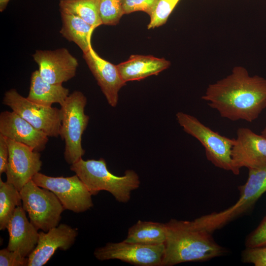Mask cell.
I'll return each mask as SVG.
<instances>
[{"label": "cell", "mask_w": 266, "mask_h": 266, "mask_svg": "<svg viewBox=\"0 0 266 266\" xmlns=\"http://www.w3.org/2000/svg\"><path fill=\"white\" fill-rule=\"evenodd\" d=\"M201 99L223 118L252 122L266 108V78L235 66L228 75L209 84Z\"/></svg>", "instance_id": "obj_1"}, {"label": "cell", "mask_w": 266, "mask_h": 266, "mask_svg": "<svg viewBox=\"0 0 266 266\" xmlns=\"http://www.w3.org/2000/svg\"><path fill=\"white\" fill-rule=\"evenodd\" d=\"M166 224V238L161 266L209 261L226 252L211 233L194 228L189 221L171 219Z\"/></svg>", "instance_id": "obj_2"}, {"label": "cell", "mask_w": 266, "mask_h": 266, "mask_svg": "<svg viewBox=\"0 0 266 266\" xmlns=\"http://www.w3.org/2000/svg\"><path fill=\"white\" fill-rule=\"evenodd\" d=\"M70 169L83 181L92 196L106 191L120 202H128L132 192L138 189L140 183L138 174L132 169L127 170L121 176L114 175L107 169L103 158L98 160L81 158L70 165Z\"/></svg>", "instance_id": "obj_3"}, {"label": "cell", "mask_w": 266, "mask_h": 266, "mask_svg": "<svg viewBox=\"0 0 266 266\" xmlns=\"http://www.w3.org/2000/svg\"><path fill=\"white\" fill-rule=\"evenodd\" d=\"M86 104L85 95L80 91H74L60 105V136L65 143V160L70 165L81 159L85 153L81 142L90 118L85 113Z\"/></svg>", "instance_id": "obj_4"}, {"label": "cell", "mask_w": 266, "mask_h": 266, "mask_svg": "<svg viewBox=\"0 0 266 266\" xmlns=\"http://www.w3.org/2000/svg\"><path fill=\"white\" fill-rule=\"evenodd\" d=\"M176 117L183 130L198 139L203 146L209 161L215 166L235 174L231 158L235 138L221 135L190 114L178 112Z\"/></svg>", "instance_id": "obj_5"}, {"label": "cell", "mask_w": 266, "mask_h": 266, "mask_svg": "<svg viewBox=\"0 0 266 266\" xmlns=\"http://www.w3.org/2000/svg\"><path fill=\"white\" fill-rule=\"evenodd\" d=\"M22 206L37 230L47 232L59 225L65 208L51 191L31 180L20 191Z\"/></svg>", "instance_id": "obj_6"}, {"label": "cell", "mask_w": 266, "mask_h": 266, "mask_svg": "<svg viewBox=\"0 0 266 266\" xmlns=\"http://www.w3.org/2000/svg\"><path fill=\"white\" fill-rule=\"evenodd\" d=\"M2 103L48 136L58 137L60 135V109L34 103L21 95L15 89L5 93Z\"/></svg>", "instance_id": "obj_7"}, {"label": "cell", "mask_w": 266, "mask_h": 266, "mask_svg": "<svg viewBox=\"0 0 266 266\" xmlns=\"http://www.w3.org/2000/svg\"><path fill=\"white\" fill-rule=\"evenodd\" d=\"M32 180L38 186L52 192L65 209L79 213L94 205L92 195L76 174L66 177H52L38 172Z\"/></svg>", "instance_id": "obj_8"}, {"label": "cell", "mask_w": 266, "mask_h": 266, "mask_svg": "<svg viewBox=\"0 0 266 266\" xmlns=\"http://www.w3.org/2000/svg\"><path fill=\"white\" fill-rule=\"evenodd\" d=\"M165 244L144 245L127 242H109L95 249L94 255L100 261L119 260L138 266H161Z\"/></svg>", "instance_id": "obj_9"}, {"label": "cell", "mask_w": 266, "mask_h": 266, "mask_svg": "<svg viewBox=\"0 0 266 266\" xmlns=\"http://www.w3.org/2000/svg\"><path fill=\"white\" fill-rule=\"evenodd\" d=\"M232 147L231 158L235 175L243 167L266 168V138L247 128H240Z\"/></svg>", "instance_id": "obj_10"}, {"label": "cell", "mask_w": 266, "mask_h": 266, "mask_svg": "<svg viewBox=\"0 0 266 266\" xmlns=\"http://www.w3.org/2000/svg\"><path fill=\"white\" fill-rule=\"evenodd\" d=\"M9 150L6 181L20 191L40 170V154L24 144L6 138Z\"/></svg>", "instance_id": "obj_11"}, {"label": "cell", "mask_w": 266, "mask_h": 266, "mask_svg": "<svg viewBox=\"0 0 266 266\" xmlns=\"http://www.w3.org/2000/svg\"><path fill=\"white\" fill-rule=\"evenodd\" d=\"M33 57L41 77L51 84H62L76 74L78 61L66 48L37 50Z\"/></svg>", "instance_id": "obj_12"}, {"label": "cell", "mask_w": 266, "mask_h": 266, "mask_svg": "<svg viewBox=\"0 0 266 266\" xmlns=\"http://www.w3.org/2000/svg\"><path fill=\"white\" fill-rule=\"evenodd\" d=\"M78 233L77 229L66 224H60L46 232H40L36 246L28 257V266H42L58 249H69Z\"/></svg>", "instance_id": "obj_13"}, {"label": "cell", "mask_w": 266, "mask_h": 266, "mask_svg": "<svg viewBox=\"0 0 266 266\" xmlns=\"http://www.w3.org/2000/svg\"><path fill=\"white\" fill-rule=\"evenodd\" d=\"M83 57L108 104L113 107L116 106L118 92L126 83L116 65L101 58L94 50L91 43L89 50L83 53Z\"/></svg>", "instance_id": "obj_14"}, {"label": "cell", "mask_w": 266, "mask_h": 266, "mask_svg": "<svg viewBox=\"0 0 266 266\" xmlns=\"http://www.w3.org/2000/svg\"><path fill=\"white\" fill-rule=\"evenodd\" d=\"M0 134L39 152L45 149L49 140V136L44 133L13 111L0 113Z\"/></svg>", "instance_id": "obj_15"}, {"label": "cell", "mask_w": 266, "mask_h": 266, "mask_svg": "<svg viewBox=\"0 0 266 266\" xmlns=\"http://www.w3.org/2000/svg\"><path fill=\"white\" fill-rule=\"evenodd\" d=\"M26 212L21 205L17 206L9 220L6 228L9 233L7 248L28 257L36 246L39 233L28 220Z\"/></svg>", "instance_id": "obj_16"}, {"label": "cell", "mask_w": 266, "mask_h": 266, "mask_svg": "<svg viewBox=\"0 0 266 266\" xmlns=\"http://www.w3.org/2000/svg\"><path fill=\"white\" fill-rule=\"evenodd\" d=\"M170 66V62L164 58L140 55H132L126 61L116 65L122 79L126 83L158 75Z\"/></svg>", "instance_id": "obj_17"}, {"label": "cell", "mask_w": 266, "mask_h": 266, "mask_svg": "<svg viewBox=\"0 0 266 266\" xmlns=\"http://www.w3.org/2000/svg\"><path fill=\"white\" fill-rule=\"evenodd\" d=\"M69 92L62 84H53L43 80L36 70L32 73L27 98L36 104L51 107L55 103L61 105L69 95Z\"/></svg>", "instance_id": "obj_18"}, {"label": "cell", "mask_w": 266, "mask_h": 266, "mask_svg": "<svg viewBox=\"0 0 266 266\" xmlns=\"http://www.w3.org/2000/svg\"><path fill=\"white\" fill-rule=\"evenodd\" d=\"M60 12L62 21L60 33L68 41L75 43L83 53L88 51L95 29L77 16Z\"/></svg>", "instance_id": "obj_19"}, {"label": "cell", "mask_w": 266, "mask_h": 266, "mask_svg": "<svg viewBox=\"0 0 266 266\" xmlns=\"http://www.w3.org/2000/svg\"><path fill=\"white\" fill-rule=\"evenodd\" d=\"M166 233V224L138 220L129 229L124 241L144 245L165 244Z\"/></svg>", "instance_id": "obj_20"}, {"label": "cell", "mask_w": 266, "mask_h": 266, "mask_svg": "<svg viewBox=\"0 0 266 266\" xmlns=\"http://www.w3.org/2000/svg\"><path fill=\"white\" fill-rule=\"evenodd\" d=\"M60 11L77 16L95 29L102 25L100 14V0H60Z\"/></svg>", "instance_id": "obj_21"}, {"label": "cell", "mask_w": 266, "mask_h": 266, "mask_svg": "<svg viewBox=\"0 0 266 266\" xmlns=\"http://www.w3.org/2000/svg\"><path fill=\"white\" fill-rule=\"evenodd\" d=\"M22 204L20 191L0 178V230L6 229L16 207Z\"/></svg>", "instance_id": "obj_22"}, {"label": "cell", "mask_w": 266, "mask_h": 266, "mask_svg": "<svg viewBox=\"0 0 266 266\" xmlns=\"http://www.w3.org/2000/svg\"><path fill=\"white\" fill-rule=\"evenodd\" d=\"M100 14L102 24L116 25L124 14L121 0H100Z\"/></svg>", "instance_id": "obj_23"}, {"label": "cell", "mask_w": 266, "mask_h": 266, "mask_svg": "<svg viewBox=\"0 0 266 266\" xmlns=\"http://www.w3.org/2000/svg\"><path fill=\"white\" fill-rule=\"evenodd\" d=\"M180 0H159L155 9L150 16L148 29H154L165 24Z\"/></svg>", "instance_id": "obj_24"}, {"label": "cell", "mask_w": 266, "mask_h": 266, "mask_svg": "<svg viewBox=\"0 0 266 266\" xmlns=\"http://www.w3.org/2000/svg\"><path fill=\"white\" fill-rule=\"evenodd\" d=\"M159 0H121L124 14L143 11L150 16Z\"/></svg>", "instance_id": "obj_25"}, {"label": "cell", "mask_w": 266, "mask_h": 266, "mask_svg": "<svg viewBox=\"0 0 266 266\" xmlns=\"http://www.w3.org/2000/svg\"><path fill=\"white\" fill-rule=\"evenodd\" d=\"M241 260L255 266H266V246L246 247L242 252Z\"/></svg>", "instance_id": "obj_26"}, {"label": "cell", "mask_w": 266, "mask_h": 266, "mask_svg": "<svg viewBox=\"0 0 266 266\" xmlns=\"http://www.w3.org/2000/svg\"><path fill=\"white\" fill-rule=\"evenodd\" d=\"M245 246L246 247L266 246V216L258 226L247 236Z\"/></svg>", "instance_id": "obj_27"}, {"label": "cell", "mask_w": 266, "mask_h": 266, "mask_svg": "<svg viewBox=\"0 0 266 266\" xmlns=\"http://www.w3.org/2000/svg\"><path fill=\"white\" fill-rule=\"evenodd\" d=\"M28 257L10 251L7 247L0 250V266H28Z\"/></svg>", "instance_id": "obj_28"}, {"label": "cell", "mask_w": 266, "mask_h": 266, "mask_svg": "<svg viewBox=\"0 0 266 266\" xmlns=\"http://www.w3.org/2000/svg\"><path fill=\"white\" fill-rule=\"evenodd\" d=\"M9 150L6 138L0 134V175L7 170Z\"/></svg>", "instance_id": "obj_29"}, {"label": "cell", "mask_w": 266, "mask_h": 266, "mask_svg": "<svg viewBox=\"0 0 266 266\" xmlns=\"http://www.w3.org/2000/svg\"><path fill=\"white\" fill-rule=\"evenodd\" d=\"M10 0H0V11L2 12L5 8Z\"/></svg>", "instance_id": "obj_30"}, {"label": "cell", "mask_w": 266, "mask_h": 266, "mask_svg": "<svg viewBox=\"0 0 266 266\" xmlns=\"http://www.w3.org/2000/svg\"><path fill=\"white\" fill-rule=\"evenodd\" d=\"M261 134L266 138V126L261 132Z\"/></svg>", "instance_id": "obj_31"}]
</instances>
